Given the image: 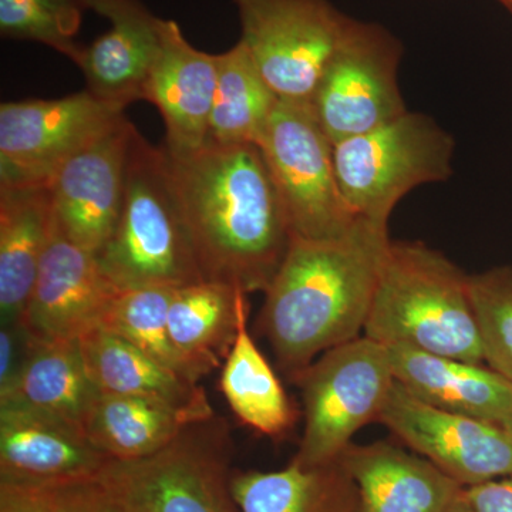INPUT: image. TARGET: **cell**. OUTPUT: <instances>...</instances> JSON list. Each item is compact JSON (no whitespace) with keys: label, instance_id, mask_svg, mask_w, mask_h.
<instances>
[{"label":"cell","instance_id":"cell-11","mask_svg":"<svg viewBox=\"0 0 512 512\" xmlns=\"http://www.w3.org/2000/svg\"><path fill=\"white\" fill-rule=\"evenodd\" d=\"M124 110L89 90L0 106V188L47 187L74 151Z\"/></svg>","mask_w":512,"mask_h":512},{"label":"cell","instance_id":"cell-31","mask_svg":"<svg viewBox=\"0 0 512 512\" xmlns=\"http://www.w3.org/2000/svg\"><path fill=\"white\" fill-rule=\"evenodd\" d=\"M53 504L55 512H128L96 478L56 485Z\"/></svg>","mask_w":512,"mask_h":512},{"label":"cell","instance_id":"cell-33","mask_svg":"<svg viewBox=\"0 0 512 512\" xmlns=\"http://www.w3.org/2000/svg\"><path fill=\"white\" fill-rule=\"evenodd\" d=\"M0 512H55L53 487L0 481Z\"/></svg>","mask_w":512,"mask_h":512},{"label":"cell","instance_id":"cell-18","mask_svg":"<svg viewBox=\"0 0 512 512\" xmlns=\"http://www.w3.org/2000/svg\"><path fill=\"white\" fill-rule=\"evenodd\" d=\"M394 379L421 402L512 429V380L490 366L387 346Z\"/></svg>","mask_w":512,"mask_h":512},{"label":"cell","instance_id":"cell-15","mask_svg":"<svg viewBox=\"0 0 512 512\" xmlns=\"http://www.w3.org/2000/svg\"><path fill=\"white\" fill-rule=\"evenodd\" d=\"M217 90V55L201 52L185 39L174 20L161 19L160 47L144 89V100L160 111L164 150L184 156L207 144Z\"/></svg>","mask_w":512,"mask_h":512},{"label":"cell","instance_id":"cell-5","mask_svg":"<svg viewBox=\"0 0 512 512\" xmlns=\"http://www.w3.org/2000/svg\"><path fill=\"white\" fill-rule=\"evenodd\" d=\"M231 457L228 426L214 414L151 456L110 458L96 480L128 512H241L232 494Z\"/></svg>","mask_w":512,"mask_h":512},{"label":"cell","instance_id":"cell-14","mask_svg":"<svg viewBox=\"0 0 512 512\" xmlns=\"http://www.w3.org/2000/svg\"><path fill=\"white\" fill-rule=\"evenodd\" d=\"M119 292L97 255L64 237L55 220L20 322L37 340H79L103 326Z\"/></svg>","mask_w":512,"mask_h":512},{"label":"cell","instance_id":"cell-13","mask_svg":"<svg viewBox=\"0 0 512 512\" xmlns=\"http://www.w3.org/2000/svg\"><path fill=\"white\" fill-rule=\"evenodd\" d=\"M377 421L464 488L512 474V429L437 409L399 382Z\"/></svg>","mask_w":512,"mask_h":512},{"label":"cell","instance_id":"cell-30","mask_svg":"<svg viewBox=\"0 0 512 512\" xmlns=\"http://www.w3.org/2000/svg\"><path fill=\"white\" fill-rule=\"evenodd\" d=\"M470 293L485 363L512 380V269L470 275Z\"/></svg>","mask_w":512,"mask_h":512},{"label":"cell","instance_id":"cell-17","mask_svg":"<svg viewBox=\"0 0 512 512\" xmlns=\"http://www.w3.org/2000/svg\"><path fill=\"white\" fill-rule=\"evenodd\" d=\"M87 6L109 19L111 26L92 45L83 47L76 64L90 93L124 110L144 100L160 47L161 19L138 0H87Z\"/></svg>","mask_w":512,"mask_h":512},{"label":"cell","instance_id":"cell-6","mask_svg":"<svg viewBox=\"0 0 512 512\" xmlns=\"http://www.w3.org/2000/svg\"><path fill=\"white\" fill-rule=\"evenodd\" d=\"M456 143L426 114L406 111L383 126L333 144L340 191L356 217L387 224L414 188L453 174Z\"/></svg>","mask_w":512,"mask_h":512},{"label":"cell","instance_id":"cell-22","mask_svg":"<svg viewBox=\"0 0 512 512\" xmlns=\"http://www.w3.org/2000/svg\"><path fill=\"white\" fill-rule=\"evenodd\" d=\"M53 229L55 212L49 188H0L2 322L22 319Z\"/></svg>","mask_w":512,"mask_h":512},{"label":"cell","instance_id":"cell-32","mask_svg":"<svg viewBox=\"0 0 512 512\" xmlns=\"http://www.w3.org/2000/svg\"><path fill=\"white\" fill-rule=\"evenodd\" d=\"M32 336L20 320L2 322L0 329V393L13 383L28 357Z\"/></svg>","mask_w":512,"mask_h":512},{"label":"cell","instance_id":"cell-34","mask_svg":"<svg viewBox=\"0 0 512 512\" xmlns=\"http://www.w3.org/2000/svg\"><path fill=\"white\" fill-rule=\"evenodd\" d=\"M474 512H512L511 476L464 488Z\"/></svg>","mask_w":512,"mask_h":512},{"label":"cell","instance_id":"cell-1","mask_svg":"<svg viewBox=\"0 0 512 512\" xmlns=\"http://www.w3.org/2000/svg\"><path fill=\"white\" fill-rule=\"evenodd\" d=\"M167 157L204 281L247 295L265 293L284 264L293 231L261 147L205 144Z\"/></svg>","mask_w":512,"mask_h":512},{"label":"cell","instance_id":"cell-23","mask_svg":"<svg viewBox=\"0 0 512 512\" xmlns=\"http://www.w3.org/2000/svg\"><path fill=\"white\" fill-rule=\"evenodd\" d=\"M241 512H359V491L342 458L315 467L232 474Z\"/></svg>","mask_w":512,"mask_h":512},{"label":"cell","instance_id":"cell-8","mask_svg":"<svg viewBox=\"0 0 512 512\" xmlns=\"http://www.w3.org/2000/svg\"><path fill=\"white\" fill-rule=\"evenodd\" d=\"M281 192L293 237L330 239L357 221L340 191L333 143L308 101L279 99L258 144Z\"/></svg>","mask_w":512,"mask_h":512},{"label":"cell","instance_id":"cell-4","mask_svg":"<svg viewBox=\"0 0 512 512\" xmlns=\"http://www.w3.org/2000/svg\"><path fill=\"white\" fill-rule=\"evenodd\" d=\"M120 291L178 289L204 282L163 147L136 133L116 231L97 255Z\"/></svg>","mask_w":512,"mask_h":512},{"label":"cell","instance_id":"cell-20","mask_svg":"<svg viewBox=\"0 0 512 512\" xmlns=\"http://www.w3.org/2000/svg\"><path fill=\"white\" fill-rule=\"evenodd\" d=\"M97 393L99 389L84 365L79 340L47 342L32 336L19 375L0 393V406L52 417L86 436L84 426Z\"/></svg>","mask_w":512,"mask_h":512},{"label":"cell","instance_id":"cell-10","mask_svg":"<svg viewBox=\"0 0 512 512\" xmlns=\"http://www.w3.org/2000/svg\"><path fill=\"white\" fill-rule=\"evenodd\" d=\"M402 56V42L390 30L352 20L311 101L333 144L409 111L399 86Z\"/></svg>","mask_w":512,"mask_h":512},{"label":"cell","instance_id":"cell-25","mask_svg":"<svg viewBox=\"0 0 512 512\" xmlns=\"http://www.w3.org/2000/svg\"><path fill=\"white\" fill-rule=\"evenodd\" d=\"M247 301V293L215 282L174 289L168 328L175 346L208 375L234 345L239 312Z\"/></svg>","mask_w":512,"mask_h":512},{"label":"cell","instance_id":"cell-3","mask_svg":"<svg viewBox=\"0 0 512 512\" xmlns=\"http://www.w3.org/2000/svg\"><path fill=\"white\" fill-rule=\"evenodd\" d=\"M366 338L485 365L470 275L421 242H393L384 261Z\"/></svg>","mask_w":512,"mask_h":512},{"label":"cell","instance_id":"cell-29","mask_svg":"<svg viewBox=\"0 0 512 512\" xmlns=\"http://www.w3.org/2000/svg\"><path fill=\"white\" fill-rule=\"evenodd\" d=\"M84 9L87 0H0V33L42 43L76 63L83 50L76 36Z\"/></svg>","mask_w":512,"mask_h":512},{"label":"cell","instance_id":"cell-9","mask_svg":"<svg viewBox=\"0 0 512 512\" xmlns=\"http://www.w3.org/2000/svg\"><path fill=\"white\" fill-rule=\"evenodd\" d=\"M242 42L281 100L311 103L352 18L329 0H234Z\"/></svg>","mask_w":512,"mask_h":512},{"label":"cell","instance_id":"cell-12","mask_svg":"<svg viewBox=\"0 0 512 512\" xmlns=\"http://www.w3.org/2000/svg\"><path fill=\"white\" fill-rule=\"evenodd\" d=\"M136 133L134 124L119 114L74 151L47 185L57 228L94 255L116 231Z\"/></svg>","mask_w":512,"mask_h":512},{"label":"cell","instance_id":"cell-28","mask_svg":"<svg viewBox=\"0 0 512 512\" xmlns=\"http://www.w3.org/2000/svg\"><path fill=\"white\" fill-rule=\"evenodd\" d=\"M173 292L170 288L120 291L101 328L126 339L184 379L200 383L207 373L175 346L170 335L168 309Z\"/></svg>","mask_w":512,"mask_h":512},{"label":"cell","instance_id":"cell-35","mask_svg":"<svg viewBox=\"0 0 512 512\" xmlns=\"http://www.w3.org/2000/svg\"><path fill=\"white\" fill-rule=\"evenodd\" d=\"M447 512H474L473 508H471L470 503H468L466 494L461 493L458 495L456 501H454L453 505L448 508Z\"/></svg>","mask_w":512,"mask_h":512},{"label":"cell","instance_id":"cell-27","mask_svg":"<svg viewBox=\"0 0 512 512\" xmlns=\"http://www.w3.org/2000/svg\"><path fill=\"white\" fill-rule=\"evenodd\" d=\"M278 101L239 40L217 55V90L207 144H259Z\"/></svg>","mask_w":512,"mask_h":512},{"label":"cell","instance_id":"cell-19","mask_svg":"<svg viewBox=\"0 0 512 512\" xmlns=\"http://www.w3.org/2000/svg\"><path fill=\"white\" fill-rule=\"evenodd\" d=\"M359 491V512H447L464 487L426 458L386 441L340 456Z\"/></svg>","mask_w":512,"mask_h":512},{"label":"cell","instance_id":"cell-26","mask_svg":"<svg viewBox=\"0 0 512 512\" xmlns=\"http://www.w3.org/2000/svg\"><path fill=\"white\" fill-rule=\"evenodd\" d=\"M248 301L239 312L237 338L225 357L220 389L242 423L279 439L295 423L296 413L274 369L248 330Z\"/></svg>","mask_w":512,"mask_h":512},{"label":"cell","instance_id":"cell-36","mask_svg":"<svg viewBox=\"0 0 512 512\" xmlns=\"http://www.w3.org/2000/svg\"><path fill=\"white\" fill-rule=\"evenodd\" d=\"M497 2H500L512 15V0H497Z\"/></svg>","mask_w":512,"mask_h":512},{"label":"cell","instance_id":"cell-21","mask_svg":"<svg viewBox=\"0 0 512 512\" xmlns=\"http://www.w3.org/2000/svg\"><path fill=\"white\" fill-rule=\"evenodd\" d=\"M79 343L87 373L100 392L141 397L214 416L200 383L177 375L116 333L97 328L83 335Z\"/></svg>","mask_w":512,"mask_h":512},{"label":"cell","instance_id":"cell-24","mask_svg":"<svg viewBox=\"0 0 512 512\" xmlns=\"http://www.w3.org/2000/svg\"><path fill=\"white\" fill-rule=\"evenodd\" d=\"M202 416L154 400L97 393L84 433L94 447L113 460H137L157 453Z\"/></svg>","mask_w":512,"mask_h":512},{"label":"cell","instance_id":"cell-16","mask_svg":"<svg viewBox=\"0 0 512 512\" xmlns=\"http://www.w3.org/2000/svg\"><path fill=\"white\" fill-rule=\"evenodd\" d=\"M110 460L86 436L43 414L0 406V481L56 487L94 480Z\"/></svg>","mask_w":512,"mask_h":512},{"label":"cell","instance_id":"cell-7","mask_svg":"<svg viewBox=\"0 0 512 512\" xmlns=\"http://www.w3.org/2000/svg\"><path fill=\"white\" fill-rule=\"evenodd\" d=\"M292 382L301 389L305 412L292 463L315 467L338 460L356 431L379 419L396 379L387 346L359 336L326 350Z\"/></svg>","mask_w":512,"mask_h":512},{"label":"cell","instance_id":"cell-2","mask_svg":"<svg viewBox=\"0 0 512 512\" xmlns=\"http://www.w3.org/2000/svg\"><path fill=\"white\" fill-rule=\"evenodd\" d=\"M390 244L387 224L362 217L338 238L293 237L261 312V330L289 379L365 330Z\"/></svg>","mask_w":512,"mask_h":512}]
</instances>
